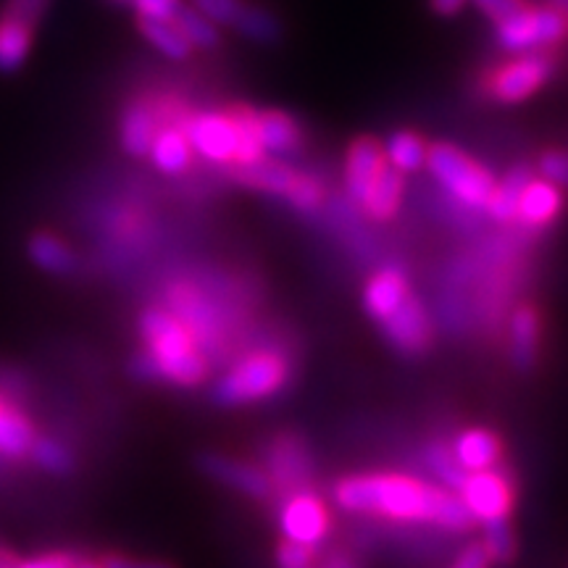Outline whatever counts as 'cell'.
Listing matches in <instances>:
<instances>
[{"label":"cell","instance_id":"obj_42","mask_svg":"<svg viewBox=\"0 0 568 568\" xmlns=\"http://www.w3.org/2000/svg\"><path fill=\"white\" fill-rule=\"evenodd\" d=\"M71 566H74V558L63 556V552H48V556L21 560V564H0V568H71Z\"/></svg>","mask_w":568,"mask_h":568},{"label":"cell","instance_id":"obj_11","mask_svg":"<svg viewBox=\"0 0 568 568\" xmlns=\"http://www.w3.org/2000/svg\"><path fill=\"white\" fill-rule=\"evenodd\" d=\"M190 148L209 161H234V126L230 113H197L184 126Z\"/></svg>","mask_w":568,"mask_h":568},{"label":"cell","instance_id":"obj_28","mask_svg":"<svg viewBox=\"0 0 568 568\" xmlns=\"http://www.w3.org/2000/svg\"><path fill=\"white\" fill-rule=\"evenodd\" d=\"M140 32L155 51L166 55L172 61H184L193 53V45L184 40L180 27L174 21H153V19H140Z\"/></svg>","mask_w":568,"mask_h":568},{"label":"cell","instance_id":"obj_43","mask_svg":"<svg viewBox=\"0 0 568 568\" xmlns=\"http://www.w3.org/2000/svg\"><path fill=\"white\" fill-rule=\"evenodd\" d=\"M487 566H489V556L485 545H468V548L456 558V564H453V568H487Z\"/></svg>","mask_w":568,"mask_h":568},{"label":"cell","instance_id":"obj_49","mask_svg":"<svg viewBox=\"0 0 568 568\" xmlns=\"http://www.w3.org/2000/svg\"><path fill=\"white\" fill-rule=\"evenodd\" d=\"M111 6H119V9H130L132 6V0H109Z\"/></svg>","mask_w":568,"mask_h":568},{"label":"cell","instance_id":"obj_33","mask_svg":"<svg viewBox=\"0 0 568 568\" xmlns=\"http://www.w3.org/2000/svg\"><path fill=\"white\" fill-rule=\"evenodd\" d=\"M485 550L489 560H497V564H506L516 556V539L514 531L508 527V518H495V521L485 524Z\"/></svg>","mask_w":568,"mask_h":568},{"label":"cell","instance_id":"obj_31","mask_svg":"<svg viewBox=\"0 0 568 568\" xmlns=\"http://www.w3.org/2000/svg\"><path fill=\"white\" fill-rule=\"evenodd\" d=\"M234 30L253 42H276L282 38L280 19L258 9V6H245L243 13L234 21Z\"/></svg>","mask_w":568,"mask_h":568},{"label":"cell","instance_id":"obj_21","mask_svg":"<svg viewBox=\"0 0 568 568\" xmlns=\"http://www.w3.org/2000/svg\"><path fill=\"white\" fill-rule=\"evenodd\" d=\"M34 426L24 414L0 400V456L24 458L34 443Z\"/></svg>","mask_w":568,"mask_h":568},{"label":"cell","instance_id":"obj_5","mask_svg":"<svg viewBox=\"0 0 568 568\" xmlns=\"http://www.w3.org/2000/svg\"><path fill=\"white\" fill-rule=\"evenodd\" d=\"M568 34V19L558 9H524L508 21H500L495 30L497 45L503 51L524 55L539 53Z\"/></svg>","mask_w":568,"mask_h":568},{"label":"cell","instance_id":"obj_3","mask_svg":"<svg viewBox=\"0 0 568 568\" xmlns=\"http://www.w3.org/2000/svg\"><path fill=\"white\" fill-rule=\"evenodd\" d=\"M290 379V361L276 351H258L237 361L216 385V400L224 406L266 400Z\"/></svg>","mask_w":568,"mask_h":568},{"label":"cell","instance_id":"obj_2","mask_svg":"<svg viewBox=\"0 0 568 568\" xmlns=\"http://www.w3.org/2000/svg\"><path fill=\"white\" fill-rule=\"evenodd\" d=\"M140 335L145 351L134 361V374L148 379H166L180 387H195L209 376V361L201 345L172 311H142Z\"/></svg>","mask_w":568,"mask_h":568},{"label":"cell","instance_id":"obj_32","mask_svg":"<svg viewBox=\"0 0 568 568\" xmlns=\"http://www.w3.org/2000/svg\"><path fill=\"white\" fill-rule=\"evenodd\" d=\"M174 24L180 27V32L184 34V40L190 42L193 48H213L219 42V30L211 19H205L201 11L195 9H184L176 13Z\"/></svg>","mask_w":568,"mask_h":568},{"label":"cell","instance_id":"obj_47","mask_svg":"<svg viewBox=\"0 0 568 568\" xmlns=\"http://www.w3.org/2000/svg\"><path fill=\"white\" fill-rule=\"evenodd\" d=\"M71 568H105L103 560H74Z\"/></svg>","mask_w":568,"mask_h":568},{"label":"cell","instance_id":"obj_10","mask_svg":"<svg viewBox=\"0 0 568 568\" xmlns=\"http://www.w3.org/2000/svg\"><path fill=\"white\" fill-rule=\"evenodd\" d=\"M201 468L209 474L211 479H216L219 485L234 489V493L255 497V500H266L272 497L274 485L268 479L264 468L245 464V460L222 456V453H205L201 458Z\"/></svg>","mask_w":568,"mask_h":568},{"label":"cell","instance_id":"obj_30","mask_svg":"<svg viewBox=\"0 0 568 568\" xmlns=\"http://www.w3.org/2000/svg\"><path fill=\"white\" fill-rule=\"evenodd\" d=\"M30 458L42 471L53 474V477H67V474L74 471V456H71V450L53 437H34Z\"/></svg>","mask_w":568,"mask_h":568},{"label":"cell","instance_id":"obj_35","mask_svg":"<svg viewBox=\"0 0 568 568\" xmlns=\"http://www.w3.org/2000/svg\"><path fill=\"white\" fill-rule=\"evenodd\" d=\"M287 201L295 205L297 211H316L324 201V187L316 176L311 174H297L293 190L287 193Z\"/></svg>","mask_w":568,"mask_h":568},{"label":"cell","instance_id":"obj_19","mask_svg":"<svg viewBox=\"0 0 568 568\" xmlns=\"http://www.w3.org/2000/svg\"><path fill=\"white\" fill-rule=\"evenodd\" d=\"M234 176H237V182H243L245 187L264 190V193L287 197V193L293 190V184L297 180V172L282 161L261 159L255 163H247V166H237L234 169Z\"/></svg>","mask_w":568,"mask_h":568},{"label":"cell","instance_id":"obj_22","mask_svg":"<svg viewBox=\"0 0 568 568\" xmlns=\"http://www.w3.org/2000/svg\"><path fill=\"white\" fill-rule=\"evenodd\" d=\"M151 159L161 172L182 174L184 169L190 166V161H193V148H190V142L184 138L182 130L163 126V130L155 132L153 138Z\"/></svg>","mask_w":568,"mask_h":568},{"label":"cell","instance_id":"obj_44","mask_svg":"<svg viewBox=\"0 0 568 568\" xmlns=\"http://www.w3.org/2000/svg\"><path fill=\"white\" fill-rule=\"evenodd\" d=\"M105 568H174L163 560H145V558H132V556H109L103 560Z\"/></svg>","mask_w":568,"mask_h":568},{"label":"cell","instance_id":"obj_38","mask_svg":"<svg viewBox=\"0 0 568 568\" xmlns=\"http://www.w3.org/2000/svg\"><path fill=\"white\" fill-rule=\"evenodd\" d=\"M130 9L138 11L140 19L174 21L182 11V0H132Z\"/></svg>","mask_w":568,"mask_h":568},{"label":"cell","instance_id":"obj_6","mask_svg":"<svg viewBox=\"0 0 568 568\" xmlns=\"http://www.w3.org/2000/svg\"><path fill=\"white\" fill-rule=\"evenodd\" d=\"M556 63L545 53H524L493 71L487 88L497 103H521L552 77Z\"/></svg>","mask_w":568,"mask_h":568},{"label":"cell","instance_id":"obj_45","mask_svg":"<svg viewBox=\"0 0 568 568\" xmlns=\"http://www.w3.org/2000/svg\"><path fill=\"white\" fill-rule=\"evenodd\" d=\"M432 9H435V13H439V17H453V13H458L460 9H464L466 0H429Z\"/></svg>","mask_w":568,"mask_h":568},{"label":"cell","instance_id":"obj_39","mask_svg":"<svg viewBox=\"0 0 568 568\" xmlns=\"http://www.w3.org/2000/svg\"><path fill=\"white\" fill-rule=\"evenodd\" d=\"M51 0H6L3 17H11L17 21H24L27 27H32L42 19V13L48 11Z\"/></svg>","mask_w":568,"mask_h":568},{"label":"cell","instance_id":"obj_26","mask_svg":"<svg viewBox=\"0 0 568 568\" xmlns=\"http://www.w3.org/2000/svg\"><path fill=\"white\" fill-rule=\"evenodd\" d=\"M382 151H385L387 166H393L395 172L400 174H410L426 166V153H429V148H426V142L414 132H395L389 134V140L385 142Z\"/></svg>","mask_w":568,"mask_h":568},{"label":"cell","instance_id":"obj_9","mask_svg":"<svg viewBox=\"0 0 568 568\" xmlns=\"http://www.w3.org/2000/svg\"><path fill=\"white\" fill-rule=\"evenodd\" d=\"M268 479L274 487L284 493H303L308 481L314 479V464H311V453L301 437L282 435L272 443L268 450Z\"/></svg>","mask_w":568,"mask_h":568},{"label":"cell","instance_id":"obj_4","mask_svg":"<svg viewBox=\"0 0 568 568\" xmlns=\"http://www.w3.org/2000/svg\"><path fill=\"white\" fill-rule=\"evenodd\" d=\"M426 169L447 190L453 201H458L468 211H487L489 195L495 182L479 163H474L453 145H432L426 153Z\"/></svg>","mask_w":568,"mask_h":568},{"label":"cell","instance_id":"obj_41","mask_svg":"<svg viewBox=\"0 0 568 568\" xmlns=\"http://www.w3.org/2000/svg\"><path fill=\"white\" fill-rule=\"evenodd\" d=\"M477 9L485 13L487 19H493L495 24H500V21H508L510 17H516L518 11H524L527 6H524V0H471Z\"/></svg>","mask_w":568,"mask_h":568},{"label":"cell","instance_id":"obj_14","mask_svg":"<svg viewBox=\"0 0 568 568\" xmlns=\"http://www.w3.org/2000/svg\"><path fill=\"white\" fill-rule=\"evenodd\" d=\"M408 297L410 293L406 276L395 266H387L379 274H374L364 290V305L376 322H385L387 316H393Z\"/></svg>","mask_w":568,"mask_h":568},{"label":"cell","instance_id":"obj_1","mask_svg":"<svg viewBox=\"0 0 568 568\" xmlns=\"http://www.w3.org/2000/svg\"><path fill=\"white\" fill-rule=\"evenodd\" d=\"M335 497L351 514L426 521L445 529H468L474 521L464 500L450 489L424 485L403 474H355L339 481Z\"/></svg>","mask_w":568,"mask_h":568},{"label":"cell","instance_id":"obj_15","mask_svg":"<svg viewBox=\"0 0 568 568\" xmlns=\"http://www.w3.org/2000/svg\"><path fill=\"white\" fill-rule=\"evenodd\" d=\"M560 209H564V195L556 184L548 180H531L518 203L516 219L531 230H542L558 216Z\"/></svg>","mask_w":568,"mask_h":568},{"label":"cell","instance_id":"obj_13","mask_svg":"<svg viewBox=\"0 0 568 568\" xmlns=\"http://www.w3.org/2000/svg\"><path fill=\"white\" fill-rule=\"evenodd\" d=\"M387 159L385 151L379 148V142L372 138L355 140L347 151L345 161V190L351 195V201L364 203V197L372 184L379 180V174L385 172Z\"/></svg>","mask_w":568,"mask_h":568},{"label":"cell","instance_id":"obj_24","mask_svg":"<svg viewBox=\"0 0 568 568\" xmlns=\"http://www.w3.org/2000/svg\"><path fill=\"white\" fill-rule=\"evenodd\" d=\"M400 197H403V174L395 172L393 166H385V172L379 174V180L372 184L364 197V209L376 222H387L393 219L397 209H400Z\"/></svg>","mask_w":568,"mask_h":568},{"label":"cell","instance_id":"obj_20","mask_svg":"<svg viewBox=\"0 0 568 568\" xmlns=\"http://www.w3.org/2000/svg\"><path fill=\"white\" fill-rule=\"evenodd\" d=\"M27 253H30L32 264L42 268V272L67 276L77 268V255L71 247L63 243L61 237H55L51 232H38L27 245Z\"/></svg>","mask_w":568,"mask_h":568},{"label":"cell","instance_id":"obj_12","mask_svg":"<svg viewBox=\"0 0 568 568\" xmlns=\"http://www.w3.org/2000/svg\"><path fill=\"white\" fill-rule=\"evenodd\" d=\"M382 326H385L387 343L406 355L424 353L432 343V322L416 297H408Z\"/></svg>","mask_w":568,"mask_h":568},{"label":"cell","instance_id":"obj_27","mask_svg":"<svg viewBox=\"0 0 568 568\" xmlns=\"http://www.w3.org/2000/svg\"><path fill=\"white\" fill-rule=\"evenodd\" d=\"M155 132H159V124H155L153 111L148 109V105L134 103L126 109L124 122H122V142H124L126 153H132V155L151 153Z\"/></svg>","mask_w":568,"mask_h":568},{"label":"cell","instance_id":"obj_7","mask_svg":"<svg viewBox=\"0 0 568 568\" xmlns=\"http://www.w3.org/2000/svg\"><path fill=\"white\" fill-rule=\"evenodd\" d=\"M460 500L468 508L474 521H495V518H508L510 506H514V489L510 481L500 471H477L466 474L460 485Z\"/></svg>","mask_w":568,"mask_h":568},{"label":"cell","instance_id":"obj_40","mask_svg":"<svg viewBox=\"0 0 568 568\" xmlns=\"http://www.w3.org/2000/svg\"><path fill=\"white\" fill-rule=\"evenodd\" d=\"M539 172L556 187H568V153L550 151L539 159Z\"/></svg>","mask_w":568,"mask_h":568},{"label":"cell","instance_id":"obj_46","mask_svg":"<svg viewBox=\"0 0 568 568\" xmlns=\"http://www.w3.org/2000/svg\"><path fill=\"white\" fill-rule=\"evenodd\" d=\"M322 568H355V564L347 556H332Z\"/></svg>","mask_w":568,"mask_h":568},{"label":"cell","instance_id":"obj_34","mask_svg":"<svg viewBox=\"0 0 568 568\" xmlns=\"http://www.w3.org/2000/svg\"><path fill=\"white\" fill-rule=\"evenodd\" d=\"M426 464H429V468L437 474L443 485L456 487V489H460V485H464L466 471L458 466L456 456H453V450H447V447L443 445L426 447Z\"/></svg>","mask_w":568,"mask_h":568},{"label":"cell","instance_id":"obj_23","mask_svg":"<svg viewBox=\"0 0 568 568\" xmlns=\"http://www.w3.org/2000/svg\"><path fill=\"white\" fill-rule=\"evenodd\" d=\"M531 182L529 166H514L506 174V180L495 184L493 195H489L487 213L495 219V222H514L518 213V203H521L524 190Z\"/></svg>","mask_w":568,"mask_h":568},{"label":"cell","instance_id":"obj_8","mask_svg":"<svg viewBox=\"0 0 568 568\" xmlns=\"http://www.w3.org/2000/svg\"><path fill=\"white\" fill-rule=\"evenodd\" d=\"M280 527L284 531V539H290V542L316 548L329 535V514H326L324 500L308 493V489L293 493L280 510Z\"/></svg>","mask_w":568,"mask_h":568},{"label":"cell","instance_id":"obj_17","mask_svg":"<svg viewBox=\"0 0 568 568\" xmlns=\"http://www.w3.org/2000/svg\"><path fill=\"white\" fill-rule=\"evenodd\" d=\"M453 456H456L458 466L466 474L487 471L495 468L497 460L503 456V445L493 432L487 429H468L464 435H458L456 447H453Z\"/></svg>","mask_w":568,"mask_h":568},{"label":"cell","instance_id":"obj_37","mask_svg":"<svg viewBox=\"0 0 568 568\" xmlns=\"http://www.w3.org/2000/svg\"><path fill=\"white\" fill-rule=\"evenodd\" d=\"M276 566L280 568H316V550L311 545L290 542L284 539L282 548L276 550Z\"/></svg>","mask_w":568,"mask_h":568},{"label":"cell","instance_id":"obj_36","mask_svg":"<svg viewBox=\"0 0 568 568\" xmlns=\"http://www.w3.org/2000/svg\"><path fill=\"white\" fill-rule=\"evenodd\" d=\"M193 9L201 11L216 27H234L245 3L243 0H193Z\"/></svg>","mask_w":568,"mask_h":568},{"label":"cell","instance_id":"obj_18","mask_svg":"<svg viewBox=\"0 0 568 568\" xmlns=\"http://www.w3.org/2000/svg\"><path fill=\"white\" fill-rule=\"evenodd\" d=\"M508 335L510 361H514L516 368L527 372V368L535 366L539 351V316L531 305H521V308L510 316Z\"/></svg>","mask_w":568,"mask_h":568},{"label":"cell","instance_id":"obj_48","mask_svg":"<svg viewBox=\"0 0 568 568\" xmlns=\"http://www.w3.org/2000/svg\"><path fill=\"white\" fill-rule=\"evenodd\" d=\"M550 6L552 9H558L568 19V0H550Z\"/></svg>","mask_w":568,"mask_h":568},{"label":"cell","instance_id":"obj_25","mask_svg":"<svg viewBox=\"0 0 568 568\" xmlns=\"http://www.w3.org/2000/svg\"><path fill=\"white\" fill-rule=\"evenodd\" d=\"M32 48V27L0 13V71H17Z\"/></svg>","mask_w":568,"mask_h":568},{"label":"cell","instance_id":"obj_29","mask_svg":"<svg viewBox=\"0 0 568 568\" xmlns=\"http://www.w3.org/2000/svg\"><path fill=\"white\" fill-rule=\"evenodd\" d=\"M232 126H234V163L237 166H247V163H255L261 159H266L264 148H261L258 140V122H255V113L247 109H234L230 113Z\"/></svg>","mask_w":568,"mask_h":568},{"label":"cell","instance_id":"obj_16","mask_svg":"<svg viewBox=\"0 0 568 568\" xmlns=\"http://www.w3.org/2000/svg\"><path fill=\"white\" fill-rule=\"evenodd\" d=\"M255 122H258V140L266 155L284 159V155L301 151L303 134L293 116L282 111H264L255 113Z\"/></svg>","mask_w":568,"mask_h":568}]
</instances>
